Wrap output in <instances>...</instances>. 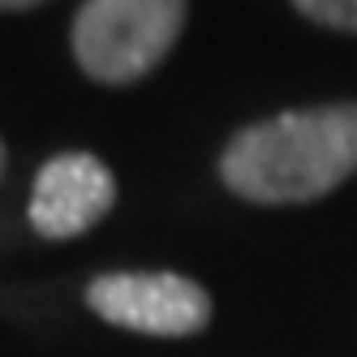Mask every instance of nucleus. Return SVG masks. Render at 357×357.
I'll list each match as a JSON object with an SVG mask.
<instances>
[{"instance_id":"obj_4","label":"nucleus","mask_w":357,"mask_h":357,"mask_svg":"<svg viewBox=\"0 0 357 357\" xmlns=\"http://www.w3.org/2000/svg\"><path fill=\"white\" fill-rule=\"evenodd\" d=\"M116 181L104 160L86 151H65L47 160L35 176L31 190V228L47 241H69L82 237L112 211Z\"/></svg>"},{"instance_id":"obj_1","label":"nucleus","mask_w":357,"mask_h":357,"mask_svg":"<svg viewBox=\"0 0 357 357\" xmlns=\"http://www.w3.org/2000/svg\"><path fill=\"white\" fill-rule=\"evenodd\" d=\"M357 172V104H323L245 125L224 146L220 176L245 202H314Z\"/></svg>"},{"instance_id":"obj_2","label":"nucleus","mask_w":357,"mask_h":357,"mask_svg":"<svg viewBox=\"0 0 357 357\" xmlns=\"http://www.w3.org/2000/svg\"><path fill=\"white\" fill-rule=\"evenodd\" d=\"M185 9L190 0H86L73 17V56L95 82H138L172 52Z\"/></svg>"},{"instance_id":"obj_5","label":"nucleus","mask_w":357,"mask_h":357,"mask_svg":"<svg viewBox=\"0 0 357 357\" xmlns=\"http://www.w3.org/2000/svg\"><path fill=\"white\" fill-rule=\"evenodd\" d=\"M293 5L310 22H319V26L353 31L357 35V0H293Z\"/></svg>"},{"instance_id":"obj_7","label":"nucleus","mask_w":357,"mask_h":357,"mask_svg":"<svg viewBox=\"0 0 357 357\" xmlns=\"http://www.w3.org/2000/svg\"><path fill=\"white\" fill-rule=\"evenodd\" d=\"M0 172H5V142H0Z\"/></svg>"},{"instance_id":"obj_3","label":"nucleus","mask_w":357,"mask_h":357,"mask_svg":"<svg viewBox=\"0 0 357 357\" xmlns=\"http://www.w3.org/2000/svg\"><path fill=\"white\" fill-rule=\"evenodd\" d=\"M86 301L99 319L142 336H194L211 319L202 284L176 271H112L86 284Z\"/></svg>"},{"instance_id":"obj_6","label":"nucleus","mask_w":357,"mask_h":357,"mask_svg":"<svg viewBox=\"0 0 357 357\" xmlns=\"http://www.w3.org/2000/svg\"><path fill=\"white\" fill-rule=\"evenodd\" d=\"M43 0H0V9H35Z\"/></svg>"}]
</instances>
